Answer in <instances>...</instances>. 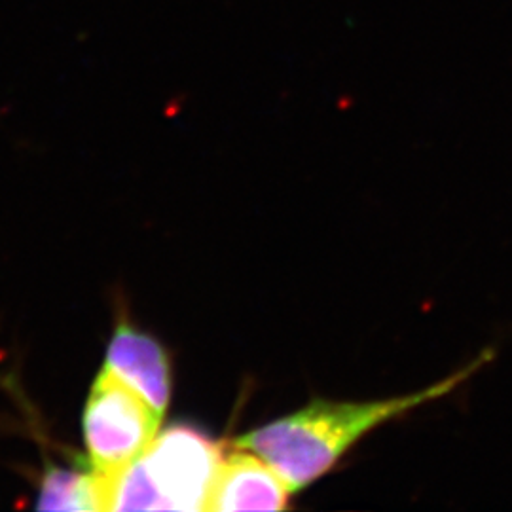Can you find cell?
Instances as JSON below:
<instances>
[{
    "label": "cell",
    "mask_w": 512,
    "mask_h": 512,
    "mask_svg": "<svg viewBox=\"0 0 512 512\" xmlns=\"http://www.w3.org/2000/svg\"><path fill=\"white\" fill-rule=\"evenodd\" d=\"M494 357V349H484L450 376L406 395L372 401L315 397L293 414L241 435L234 446L264 459L293 494L300 492L332 471L370 433L452 395Z\"/></svg>",
    "instance_id": "1"
},
{
    "label": "cell",
    "mask_w": 512,
    "mask_h": 512,
    "mask_svg": "<svg viewBox=\"0 0 512 512\" xmlns=\"http://www.w3.org/2000/svg\"><path fill=\"white\" fill-rule=\"evenodd\" d=\"M224 452L190 425H171L139 458L101 478L103 511H207Z\"/></svg>",
    "instance_id": "2"
},
{
    "label": "cell",
    "mask_w": 512,
    "mask_h": 512,
    "mask_svg": "<svg viewBox=\"0 0 512 512\" xmlns=\"http://www.w3.org/2000/svg\"><path fill=\"white\" fill-rule=\"evenodd\" d=\"M160 423L162 416L143 397L103 368L84 410V437L93 473L109 478L128 467L158 435Z\"/></svg>",
    "instance_id": "3"
},
{
    "label": "cell",
    "mask_w": 512,
    "mask_h": 512,
    "mask_svg": "<svg viewBox=\"0 0 512 512\" xmlns=\"http://www.w3.org/2000/svg\"><path fill=\"white\" fill-rule=\"evenodd\" d=\"M103 368L164 418L171 399V365L158 340L128 323H120L110 338Z\"/></svg>",
    "instance_id": "4"
},
{
    "label": "cell",
    "mask_w": 512,
    "mask_h": 512,
    "mask_svg": "<svg viewBox=\"0 0 512 512\" xmlns=\"http://www.w3.org/2000/svg\"><path fill=\"white\" fill-rule=\"evenodd\" d=\"M291 494L264 459L238 448L222 459L207 511H281Z\"/></svg>",
    "instance_id": "5"
},
{
    "label": "cell",
    "mask_w": 512,
    "mask_h": 512,
    "mask_svg": "<svg viewBox=\"0 0 512 512\" xmlns=\"http://www.w3.org/2000/svg\"><path fill=\"white\" fill-rule=\"evenodd\" d=\"M37 509L42 511H103L101 482L95 473L50 467L42 478Z\"/></svg>",
    "instance_id": "6"
}]
</instances>
